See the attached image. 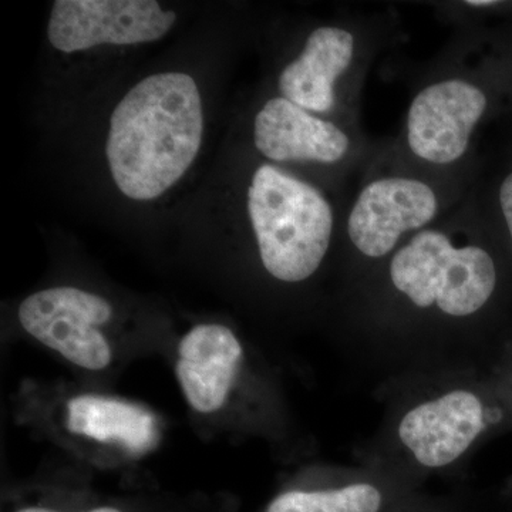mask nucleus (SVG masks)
<instances>
[{"mask_svg": "<svg viewBox=\"0 0 512 512\" xmlns=\"http://www.w3.org/2000/svg\"><path fill=\"white\" fill-rule=\"evenodd\" d=\"M244 360V346L227 326L204 323L192 328L178 345L175 365L178 383L192 409L201 414L221 410Z\"/></svg>", "mask_w": 512, "mask_h": 512, "instance_id": "9d476101", "label": "nucleus"}, {"mask_svg": "<svg viewBox=\"0 0 512 512\" xmlns=\"http://www.w3.org/2000/svg\"><path fill=\"white\" fill-rule=\"evenodd\" d=\"M384 485L372 477H353L322 488H293L279 494L266 512H382Z\"/></svg>", "mask_w": 512, "mask_h": 512, "instance_id": "f8f14e48", "label": "nucleus"}, {"mask_svg": "<svg viewBox=\"0 0 512 512\" xmlns=\"http://www.w3.org/2000/svg\"><path fill=\"white\" fill-rule=\"evenodd\" d=\"M500 291L490 235L463 204L339 292L348 329L384 345L466 342Z\"/></svg>", "mask_w": 512, "mask_h": 512, "instance_id": "f257e3e1", "label": "nucleus"}, {"mask_svg": "<svg viewBox=\"0 0 512 512\" xmlns=\"http://www.w3.org/2000/svg\"><path fill=\"white\" fill-rule=\"evenodd\" d=\"M16 512H57V511L45 510V508H25V510H19ZM89 512H123V511L117 510V508H113V507H101V508H96V510H92Z\"/></svg>", "mask_w": 512, "mask_h": 512, "instance_id": "4468645a", "label": "nucleus"}, {"mask_svg": "<svg viewBox=\"0 0 512 512\" xmlns=\"http://www.w3.org/2000/svg\"><path fill=\"white\" fill-rule=\"evenodd\" d=\"M177 22L173 10L154 0H56L47 37L63 53L103 45L150 43L167 35Z\"/></svg>", "mask_w": 512, "mask_h": 512, "instance_id": "1a4fd4ad", "label": "nucleus"}, {"mask_svg": "<svg viewBox=\"0 0 512 512\" xmlns=\"http://www.w3.org/2000/svg\"><path fill=\"white\" fill-rule=\"evenodd\" d=\"M67 429L77 436L121 446L134 454L153 450L160 439L156 417L137 404L84 394L67 403Z\"/></svg>", "mask_w": 512, "mask_h": 512, "instance_id": "9b49d317", "label": "nucleus"}, {"mask_svg": "<svg viewBox=\"0 0 512 512\" xmlns=\"http://www.w3.org/2000/svg\"><path fill=\"white\" fill-rule=\"evenodd\" d=\"M18 316L30 336L77 367L100 372L113 359L100 330L113 316L103 296L74 286L43 289L20 303Z\"/></svg>", "mask_w": 512, "mask_h": 512, "instance_id": "6e6552de", "label": "nucleus"}, {"mask_svg": "<svg viewBox=\"0 0 512 512\" xmlns=\"http://www.w3.org/2000/svg\"><path fill=\"white\" fill-rule=\"evenodd\" d=\"M346 202L284 168L256 165L245 211L265 275L279 285L302 286L330 265L338 272Z\"/></svg>", "mask_w": 512, "mask_h": 512, "instance_id": "39448f33", "label": "nucleus"}, {"mask_svg": "<svg viewBox=\"0 0 512 512\" xmlns=\"http://www.w3.org/2000/svg\"><path fill=\"white\" fill-rule=\"evenodd\" d=\"M204 111L190 74H151L128 90L110 117L106 157L117 188L151 201L177 184L198 156Z\"/></svg>", "mask_w": 512, "mask_h": 512, "instance_id": "7ed1b4c3", "label": "nucleus"}, {"mask_svg": "<svg viewBox=\"0 0 512 512\" xmlns=\"http://www.w3.org/2000/svg\"><path fill=\"white\" fill-rule=\"evenodd\" d=\"M252 143L266 163L286 171L309 168L322 190L349 200L384 140H372L362 124L319 116L275 94L255 111Z\"/></svg>", "mask_w": 512, "mask_h": 512, "instance_id": "0eeeda50", "label": "nucleus"}, {"mask_svg": "<svg viewBox=\"0 0 512 512\" xmlns=\"http://www.w3.org/2000/svg\"><path fill=\"white\" fill-rule=\"evenodd\" d=\"M473 173L474 167L434 171L409 163L390 150L386 138L346 202L339 292L383 264L414 235L457 210L470 191Z\"/></svg>", "mask_w": 512, "mask_h": 512, "instance_id": "f03ea898", "label": "nucleus"}, {"mask_svg": "<svg viewBox=\"0 0 512 512\" xmlns=\"http://www.w3.org/2000/svg\"><path fill=\"white\" fill-rule=\"evenodd\" d=\"M406 40L394 6L348 9L313 23L276 70V94L303 109L360 124L363 90L373 66Z\"/></svg>", "mask_w": 512, "mask_h": 512, "instance_id": "20e7f679", "label": "nucleus"}, {"mask_svg": "<svg viewBox=\"0 0 512 512\" xmlns=\"http://www.w3.org/2000/svg\"><path fill=\"white\" fill-rule=\"evenodd\" d=\"M466 204L483 227L503 229L512 252V164L494 183L473 177Z\"/></svg>", "mask_w": 512, "mask_h": 512, "instance_id": "ddd939ff", "label": "nucleus"}, {"mask_svg": "<svg viewBox=\"0 0 512 512\" xmlns=\"http://www.w3.org/2000/svg\"><path fill=\"white\" fill-rule=\"evenodd\" d=\"M503 412L466 375L423 387L396 407L383 429L386 463L439 473L463 461Z\"/></svg>", "mask_w": 512, "mask_h": 512, "instance_id": "423d86ee", "label": "nucleus"}]
</instances>
